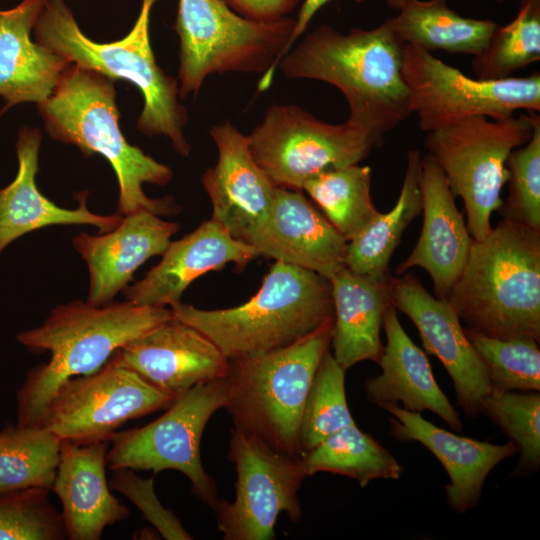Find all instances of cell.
Returning <instances> with one entry per match:
<instances>
[{
    "mask_svg": "<svg viewBox=\"0 0 540 540\" xmlns=\"http://www.w3.org/2000/svg\"><path fill=\"white\" fill-rule=\"evenodd\" d=\"M404 45L386 20L346 34L322 25L293 45L277 68L289 79L336 87L348 103V119L381 146L385 134L412 114L402 75Z\"/></svg>",
    "mask_w": 540,
    "mask_h": 540,
    "instance_id": "6da1fadb",
    "label": "cell"
},
{
    "mask_svg": "<svg viewBox=\"0 0 540 540\" xmlns=\"http://www.w3.org/2000/svg\"><path fill=\"white\" fill-rule=\"evenodd\" d=\"M172 317L167 307L128 300L94 305L73 300L51 310L38 327L19 333L17 341L50 359L32 368L17 391V424L39 426L47 405L66 380L103 367L130 341Z\"/></svg>",
    "mask_w": 540,
    "mask_h": 540,
    "instance_id": "7a4b0ae2",
    "label": "cell"
},
{
    "mask_svg": "<svg viewBox=\"0 0 540 540\" xmlns=\"http://www.w3.org/2000/svg\"><path fill=\"white\" fill-rule=\"evenodd\" d=\"M37 110L50 138L78 147L85 157L99 154L109 162L119 188L117 213L146 210L170 216L179 212L173 197L154 199L143 190L144 184L167 185L173 171L125 139L113 79L69 63Z\"/></svg>",
    "mask_w": 540,
    "mask_h": 540,
    "instance_id": "3957f363",
    "label": "cell"
},
{
    "mask_svg": "<svg viewBox=\"0 0 540 540\" xmlns=\"http://www.w3.org/2000/svg\"><path fill=\"white\" fill-rule=\"evenodd\" d=\"M445 299L476 332L540 341V231L502 218L473 240Z\"/></svg>",
    "mask_w": 540,
    "mask_h": 540,
    "instance_id": "277c9868",
    "label": "cell"
},
{
    "mask_svg": "<svg viewBox=\"0 0 540 540\" xmlns=\"http://www.w3.org/2000/svg\"><path fill=\"white\" fill-rule=\"evenodd\" d=\"M157 1L142 0L137 20L126 36L99 43L81 31L64 0H47L33 28L34 41L70 63L135 85L144 99L137 130L147 136L167 137L179 155L189 157L191 145L184 135L189 117L178 99V80L160 68L151 47L150 15Z\"/></svg>",
    "mask_w": 540,
    "mask_h": 540,
    "instance_id": "5b68a950",
    "label": "cell"
},
{
    "mask_svg": "<svg viewBox=\"0 0 540 540\" xmlns=\"http://www.w3.org/2000/svg\"><path fill=\"white\" fill-rule=\"evenodd\" d=\"M169 309L174 319L199 330L228 359L289 346L334 319L330 280L280 261L241 305L206 310L180 302Z\"/></svg>",
    "mask_w": 540,
    "mask_h": 540,
    "instance_id": "8992f818",
    "label": "cell"
},
{
    "mask_svg": "<svg viewBox=\"0 0 540 540\" xmlns=\"http://www.w3.org/2000/svg\"><path fill=\"white\" fill-rule=\"evenodd\" d=\"M334 319L276 350L229 359L224 408L234 424L275 450L301 456L302 411L317 367L331 344Z\"/></svg>",
    "mask_w": 540,
    "mask_h": 540,
    "instance_id": "52a82bcc",
    "label": "cell"
},
{
    "mask_svg": "<svg viewBox=\"0 0 540 540\" xmlns=\"http://www.w3.org/2000/svg\"><path fill=\"white\" fill-rule=\"evenodd\" d=\"M295 19L250 20L223 0H178L173 30L179 37V97L196 96L212 74L262 73L270 87L293 32Z\"/></svg>",
    "mask_w": 540,
    "mask_h": 540,
    "instance_id": "ba28073f",
    "label": "cell"
},
{
    "mask_svg": "<svg viewBox=\"0 0 540 540\" xmlns=\"http://www.w3.org/2000/svg\"><path fill=\"white\" fill-rule=\"evenodd\" d=\"M538 117L537 112L498 119L473 116L427 132L428 154L453 196L462 199L473 240L491 231V215L502 206L501 191L509 178L508 156L530 140Z\"/></svg>",
    "mask_w": 540,
    "mask_h": 540,
    "instance_id": "9c48e42d",
    "label": "cell"
},
{
    "mask_svg": "<svg viewBox=\"0 0 540 540\" xmlns=\"http://www.w3.org/2000/svg\"><path fill=\"white\" fill-rule=\"evenodd\" d=\"M247 136L255 162L274 185L298 191L314 176L359 164L379 147L357 123H327L296 105H271Z\"/></svg>",
    "mask_w": 540,
    "mask_h": 540,
    "instance_id": "30bf717a",
    "label": "cell"
},
{
    "mask_svg": "<svg viewBox=\"0 0 540 540\" xmlns=\"http://www.w3.org/2000/svg\"><path fill=\"white\" fill-rule=\"evenodd\" d=\"M225 403V378L194 386L154 421L116 432L107 452L108 468L179 471L189 479L195 496L214 510L217 489L202 465L200 442L209 419Z\"/></svg>",
    "mask_w": 540,
    "mask_h": 540,
    "instance_id": "8fae6325",
    "label": "cell"
},
{
    "mask_svg": "<svg viewBox=\"0 0 540 540\" xmlns=\"http://www.w3.org/2000/svg\"><path fill=\"white\" fill-rule=\"evenodd\" d=\"M402 75L409 106L429 132L473 116L498 119L540 111V75L481 80L463 74L420 47L405 44Z\"/></svg>",
    "mask_w": 540,
    "mask_h": 540,
    "instance_id": "7c38bea8",
    "label": "cell"
},
{
    "mask_svg": "<svg viewBox=\"0 0 540 540\" xmlns=\"http://www.w3.org/2000/svg\"><path fill=\"white\" fill-rule=\"evenodd\" d=\"M228 459L237 475L235 498H218L214 512L225 540H272L284 512L302 518L298 491L306 469L301 456L281 453L246 429L234 425Z\"/></svg>",
    "mask_w": 540,
    "mask_h": 540,
    "instance_id": "4fadbf2b",
    "label": "cell"
},
{
    "mask_svg": "<svg viewBox=\"0 0 540 540\" xmlns=\"http://www.w3.org/2000/svg\"><path fill=\"white\" fill-rule=\"evenodd\" d=\"M173 401L110 358L96 372L64 381L39 426L76 444L111 441L127 421L167 408Z\"/></svg>",
    "mask_w": 540,
    "mask_h": 540,
    "instance_id": "5bb4252c",
    "label": "cell"
},
{
    "mask_svg": "<svg viewBox=\"0 0 540 540\" xmlns=\"http://www.w3.org/2000/svg\"><path fill=\"white\" fill-rule=\"evenodd\" d=\"M389 294L392 305L416 326L426 351L437 357L448 372L464 415H480L481 401L492 391L491 383L453 306L430 294L410 273L390 276Z\"/></svg>",
    "mask_w": 540,
    "mask_h": 540,
    "instance_id": "9a60e30c",
    "label": "cell"
},
{
    "mask_svg": "<svg viewBox=\"0 0 540 540\" xmlns=\"http://www.w3.org/2000/svg\"><path fill=\"white\" fill-rule=\"evenodd\" d=\"M111 358L174 400L198 384L225 378L229 368V359L207 336L173 317Z\"/></svg>",
    "mask_w": 540,
    "mask_h": 540,
    "instance_id": "2e32d148",
    "label": "cell"
},
{
    "mask_svg": "<svg viewBox=\"0 0 540 540\" xmlns=\"http://www.w3.org/2000/svg\"><path fill=\"white\" fill-rule=\"evenodd\" d=\"M244 242L260 256L327 279L345 266L348 244L303 191L279 187L267 219Z\"/></svg>",
    "mask_w": 540,
    "mask_h": 540,
    "instance_id": "e0dca14e",
    "label": "cell"
},
{
    "mask_svg": "<svg viewBox=\"0 0 540 540\" xmlns=\"http://www.w3.org/2000/svg\"><path fill=\"white\" fill-rule=\"evenodd\" d=\"M209 133L218 150L217 163L202 175L211 219L244 241L267 219L277 187L255 162L247 135L229 122L213 125Z\"/></svg>",
    "mask_w": 540,
    "mask_h": 540,
    "instance_id": "ac0fdd59",
    "label": "cell"
},
{
    "mask_svg": "<svg viewBox=\"0 0 540 540\" xmlns=\"http://www.w3.org/2000/svg\"><path fill=\"white\" fill-rule=\"evenodd\" d=\"M259 256L254 246L234 238L210 218L179 240H171L160 262L123 293L138 305L170 308L181 302L185 290L200 276L229 263L243 270Z\"/></svg>",
    "mask_w": 540,
    "mask_h": 540,
    "instance_id": "d6986e66",
    "label": "cell"
},
{
    "mask_svg": "<svg viewBox=\"0 0 540 540\" xmlns=\"http://www.w3.org/2000/svg\"><path fill=\"white\" fill-rule=\"evenodd\" d=\"M179 228L175 222L142 210L122 216L120 223L108 232L76 235L72 245L86 262L89 273L86 301L94 305L114 301L141 265L163 254Z\"/></svg>",
    "mask_w": 540,
    "mask_h": 540,
    "instance_id": "ffe728a7",
    "label": "cell"
},
{
    "mask_svg": "<svg viewBox=\"0 0 540 540\" xmlns=\"http://www.w3.org/2000/svg\"><path fill=\"white\" fill-rule=\"evenodd\" d=\"M421 164L422 229L395 274L423 268L431 278L434 296L445 299L466 264L473 238L441 168L428 153Z\"/></svg>",
    "mask_w": 540,
    "mask_h": 540,
    "instance_id": "44dd1931",
    "label": "cell"
},
{
    "mask_svg": "<svg viewBox=\"0 0 540 540\" xmlns=\"http://www.w3.org/2000/svg\"><path fill=\"white\" fill-rule=\"evenodd\" d=\"M383 409L393 416L389 418L392 436L421 443L441 462L450 480L445 485L446 500L457 514H465L477 506L491 470L517 453L511 441L505 444L479 441L440 428L419 412L399 405H387Z\"/></svg>",
    "mask_w": 540,
    "mask_h": 540,
    "instance_id": "7402d4cb",
    "label": "cell"
},
{
    "mask_svg": "<svg viewBox=\"0 0 540 540\" xmlns=\"http://www.w3.org/2000/svg\"><path fill=\"white\" fill-rule=\"evenodd\" d=\"M108 441L76 444L62 440L52 489L62 504L69 540H99L107 526L122 521L129 509L110 491L106 478Z\"/></svg>",
    "mask_w": 540,
    "mask_h": 540,
    "instance_id": "603a6c76",
    "label": "cell"
},
{
    "mask_svg": "<svg viewBox=\"0 0 540 540\" xmlns=\"http://www.w3.org/2000/svg\"><path fill=\"white\" fill-rule=\"evenodd\" d=\"M42 135L39 129L23 126L18 131V170L14 180L0 189V254L23 235L51 225H90L100 233L114 229L119 213L102 215L88 209L87 191L77 193L79 206L60 207L44 196L36 184Z\"/></svg>",
    "mask_w": 540,
    "mask_h": 540,
    "instance_id": "cb8c5ba5",
    "label": "cell"
},
{
    "mask_svg": "<svg viewBox=\"0 0 540 540\" xmlns=\"http://www.w3.org/2000/svg\"><path fill=\"white\" fill-rule=\"evenodd\" d=\"M382 327L386 335L378 362L382 372L364 383L368 401L381 408L401 403L408 411L433 412L460 432L463 423L459 413L440 389L426 354L405 332L392 303L385 309Z\"/></svg>",
    "mask_w": 540,
    "mask_h": 540,
    "instance_id": "d4e9b609",
    "label": "cell"
},
{
    "mask_svg": "<svg viewBox=\"0 0 540 540\" xmlns=\"http://www.w3.org/2000/svg\"><path fill=\"white\" fill-rule=\"evenodd\" d=\"M47 0H22L0 9V97L9 108L46 100L65 67L62 56L38 44L31 32Z\"/></svg>",
    "mask_w": 540,
    "mask_h": 540,
    "instance_id": "484cf974",
    "label": "cell"
},
{
    "mask_svg": "<svg viewBox=\"0 0 540 540\" xmlns=\"http://www.w3.org/2000/svg\"><path fill=\"white\" fill-rule=\"evenodd\" d=\"M390 276L357 274L344 266L329 279L334 306L330 345L345 370L365 360L378 364L383 354L380 331L391 303Z\"/></svg>",
    "mask_w": 540,
    "mask_h": 540,
    "instance_id": "4316f807",
    "label": "cell"
},
{
    "mask_svg": "<svg viewBox=\"0 0 540 540\" xmlns=\"http://www.w3.org/2000/svg\"><path fill=\"white\" fill-rule=\"evenodd\" d=\"M386 22L403 44L473 56L484 49L498 26L489 19L462 17L446 0H408Z\"/></svg>",
    "mask_w": 540,
    "mask_h": 540,
    "instance_id": "83f0119b",
    "label": "cell"
},
{
    "mask_svg": "<svg viewBox=\"0 0 540 540\" xmlns=\"http://www.w3.org/2000/svg\"><path fill=\"white\" fill-rule=\"evenodd\" d=\"M421 160L419 150L408 151L403 184L394 207L380 212L348 242L345 266L349 270L364 275L390 274L389 262L404 231L422 211Z\"/></svg>",
    "mask_w": 540,
    "mask_h": 540,
    "instance_id": "f1b7e54d",
    "label": "cell"
},
{
    "mask_svg": "<svg viewBox=\"0 0 540 540\" xmlns=\"http://www.w3.org/2000/svg\"><path fill=\"white\" fill-rule=\"evenodd\" d=\"M301 457L307 476L339 474L355 479L361 487L380 478L397 480L403 473L397 459L356 423L332 433Z\"/></svg>",
    "mask_w": 540,
    "mask_h": 540,
    "instance_id": "f546056e",
    "label": "cell"
},
{
    "mask_svg": "<svg viewBox=\"0 0 540 540\" xmlns=\"http://www.w3.org/2000/svg\"><path fill=\"white\" fill-rule=\"evenodd\" d=\"M302 191L347 242L380 213L371 196V168L360 163L324 171Z\"/></svg>",
    "mask_w": 540,
    "mask_h": 540,
    "instance_id": "4dcf8cb0",
    "label": "cell"
},
{
    "mask_svg": "<svg viewBox=\"0 0 540 540\" xmlns=\"http://www.w3.org/2000/svg\"><path fill=\"white\" fill-rule=\"evenodd\" d=\"M62 439L44 426L7 424L0 430V492L51 490Z\"/></svg>",
    "mask_w": 540,
    "mask_h": 540,
    "instance_id": "1f68e13d",
    "label": "cell"
},
{
    "mask_svg": "<svg viewBox=\"0 0 540 540\" xmlns=\"http://www.w3.org/2000/svg\"><path fill=\"white\" fill-rule=\"evenodd\" d=\"M540 60V0H520L515 18L497 26L484 49L473 57L475 78L498 80Z\"/></svg>",
    "mask_w": 540,
    "mask_h": 540,
    "instance_id": "d6a6232c",
    "label": "cell"
},
{
    "mask_svg": "<svg viewBox=\"0 0 540 540\" xmlns=\"http://www.w3.org/2000/svg\"><path fill=\"white\" fill-rule=\"evenodd\" d=\"M345 371L327 350L314 374L302 411L301 456L332 433L355 423L346 399Z\"/></svg>",
    "mask_w": 540,
    "mask_h": 540,
    "instance_id": "836d02e7",
    "label": "cell"
},
{
    "mask_svg": "<svg viewBox=\"0 0 540 540\" xmlns=\"http://www.w3.org/2000/svg\"><path fill=\"white\" fill-rule=\"evenodd\" d=\"M464 332L486 367L493 392L540 391L539 341L492 337L468 327Z\"/></svg>",
    "mask_w": 540,
    "mask_h": 540,
    "instance_id": "e575fe53",
    "label": "cell"
},
{
    "mask_svg": "<svg viewBox=\"0 0 540 540\" xmlns=\"http://www.w3.org/2000/svg\"><path fill=\"white\" fill-rule=\"evenodd\" d=\"M486 416L517 448L515 475L534 473L540 466V392H490L480 404Z\"/></svg>",
    "mask_w": 540,
    "mask_h": 540,
    "instance_id": "d590c367",
    "label": "cell"
},
{
    "mask_svg": "<svg viewBox=\"0 0 540 540\" xmlns=\"http://www.w3.org/2000/svg\"><path fill=\"white\" fill-rule=\"evenodd\" d=\"M49 489L0 492V540H63L64 523L49 501Z\"/></svg>",
    "mask_w": 540,
    "mask_h": 540,
    "instance_id": "8d00e7d4",
    "label": "cell"
},
{
    "mask_svg": "<svg viewBox=\"0 0 540 540\" xmlns=\"http://www.w3.org/2000/svg\"><path fill=\"white\" fill-rule=\"evenodd\" d=\"M508 197L499 211L503 218L540 231V117L530 140L508 156Z\"/></svg>",
    "mask_w": 540,
    "mask_h": 540,
    "instance_id": "74e56055",
    "label": "cell"
},
{
    "mask_svg": "<svg viewBox=\"0 0 540 540\" xmlns=\"http://www.w3.org/2000/svg\"><path fill=\"white\" fill-rule=\"evenodd\" d=\"M113 471L111 488L128 498L165 539H192L179 519L161 505L154 491L153 478H142L128 468Z\"/></svg>",
    "mask_w": 540,
    "mask_h": 540,
    "instance_id": "f35d334b",
    "label": "cell"
},
{
    "mask_svg": "<svg viewBox=\"0 0 540 540\" xmlns=\"http://www.w3.org/2000/svg\"><path fill=\"white\" fill-rule=\"evenodd\" d=\"M232 10L250 20L273 22L287 15L302 0H223Z\"/></svg>",
    "mask_w": 540,
    "mask_h": 540,
    "instance_id": "ab89813d",
    "label": "cell"
},
{
    "mask_svg": "<svg viewBox=\"0 0 540 540\" xmlns=\"http://www.w3.org/2000/svg\"><path fill=\"white\" fill-rule=\"evenodd\" d=\"M329 1L331 0H304L303 1V4L295 19L293 32L288 41V44L285 47L284 55L292 48V46L296 43V41L303 35V33L307 29L314 15ZM353 1L357 3H361L364 0H353ZM385 1L390 7L399 10L401 7H403L407 3L408 0H385Z\"/></svg>",
    "mask_w": 540,
    "mask_h": 540,
    "instance_id": "60d3db41",
    "label": "cell"
},
{
    "mask_svg": "<svg viewBox=\"0 0 540 540\" xmlns=\"http://www.w3.org/2000/svg\"><path fill=\"white\" fill-rule=\"evenodd\" d=\"M495 1H497V2H499V3H502V2H504L505 0H495Z\"/></svg>",
    "mask_w": 540,
    "mask_h": 540,
    "instance_id": "b9f144b4",
    "label": "cell"
}]
</instances>
